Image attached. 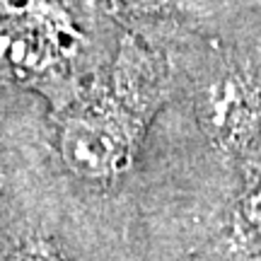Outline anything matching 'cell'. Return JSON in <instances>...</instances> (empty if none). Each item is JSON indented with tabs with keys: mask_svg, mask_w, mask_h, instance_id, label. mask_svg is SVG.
Masks as SVG:
<instances>
[{
	"mask_svg": "<svg viewBox=\"0 0 261 261\" xmlns=\"http://www.w3.org/2000/svg\"><path fill=\"white\" fill-rule=\"evenodd\" d=\"M17 261H70L56 237L44 232H29L17 247Z\"/></svg>",
	"mask_w": 261,
	"mask_h": 261,
	"instance_id": "obj_4",
	"label": "cell"
},
{
	"mask_svg": "<svg viewBox=\"0 0 261 261\" xmlns=\"http://www.w3.org/2000/svg\"><path fill=\"white\" fill-rule=\"evenodd\" d=\"M198 121L215 148L230 155L261 150V80L227 70L203 87L196 104Z\"/></svg>",
	"mask_w": 261,
	"mask_h": 261,
	"instance_id": "obj_2",
	"label": "cell"
},
{
	"mask_svg": "<svg viewBox=\"0 0 261 261\" xmlns=\"http://www.w3.org/2000/svg\"><path fill=\"white\" fill-rule=\"evenodd\" d=\"M230 244L242 259L261 261V169L247 179L230 215Z\"/></svg>",
	"mask_w": 261,
	"mask_h": 261,
	"instance_id": "obj_3",
	"label": "cell"
},
{
	"mask_svg": "<svg viewBox=\"0 0 261 261\" xmlns=\"http://www.w3.org/2000/svg\"><path fill=\"white\" fill-rule=\"evenodd\" d=\"M152 104L104 97L83 104L58 128L61 158L85 179H112L130 165Z\"/></svg>",
	"mask_w": 261,
	"mask_h": 261,
	"instance_id": "obj_1",
	"label": "cell"
}]
</instances>
